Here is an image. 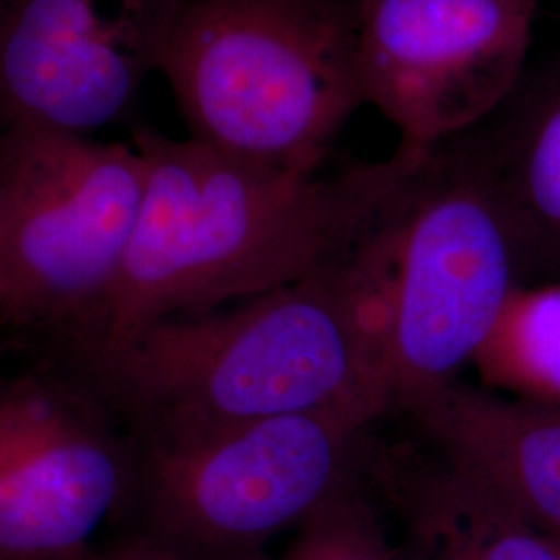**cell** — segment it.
<instances>
[{
    "mask_svg": "<svg viewBox=\"0 0 560 560\" xmlns=\"http://www.w3.org/2000/svg\"><path fill=\"white\" fill-rule=\"evenodd\" d=\"M131 143L145 164L138 221L98 326L75 351L351 266L425 156L397 148L386 161L324 175L150 127Z\"/></svg>",
    "mask_w": 560,
    "mask_h": 560,
    "instance_id": "6da1fadb",
    "label": "cell"
},
{
    "mask_svg": "<svg viewBox=\"0 0 560 560\" xmlns=\"http://www.w3.org/2000/svg\"><path fill=\"white\" fill-rule=\"evenodd\" d=\"M378 284L361 252L339 272L75 351L133 439L183 436L340 407L390 409Z\"/></svg>",
    "mask_w": 560,
    "mask_h": 560,
    "instance_id": "7a4b0ae2",
    "label": "cell"
},
{
    "mask_svg": "<svg viewBox=\"0 0 560 560\" xmlns=\"http://www.w3.org/2000/svg\"><path fill=\"white\" fill-rule=\"evenodd\" d=\"M156 71L187 138L318 173L365 104L358 0H173Z\"/></svg>",
    "mask_w": 560,
    "mask_h": 560,
    "instance_id": "3957f363",
    "label": "cell"
},
{
    "mask_svg": "<svg viewBox=\"0 0 560 560\" xmlns=\"http://www.w3.org/2000/svg\"><path fill=\"white\" fill-rule=\"evenodd\" d=\"M368 260L381 295L384 384L390 409L402 411L474 363L523 282L506 214L453 140L405 180Z\"/></svg>",
    "mask_w": 560,
    "mask_h": 560,
    "instance_id": "277c9868",
    "label": "cell"
},
{
    "mask_svg": "<svg viewBox=\"0 0 560 560\" xmlns=\"http://www.w3.org/2000/svg\"><path fill=\"white\" fill-rule=\"evenodd\" d=\"M382 413L340 407L183 436L133 439L129 501L145 534L212 560H260L355 483L363 439Z\"/></svg>",
    "mask_w": 560,
    "mask_h": 560,
    "instance_id": "5b68a950",
    "label": "cell"
},
{
    "mask_svg": "<svg viewBox=\"0 0 560 560\" xmlns=\"http://www.w3.org/2000/svg\"><path fill=\"white\" fill-rule=\"evenodd\" d=\"M145 164L129 143L0 131V324L90 339L140 212Z\"/></svg>",
    "mask_w": 560,
    "mask_h": 560,
    "instance_id": "8992f818",
    "label": "cell"
},
{
    "mask_svg": "<svg viewBox=\"0 0 560 560\" xmlns=\"http://www.w3.org/2000/svg\"><path fill=\"white\" fill-rule=\"evenodd\" d=\"M540 0H358L365 104L425 154L476 129L521 80Z\"/></svg>",
    "mask_w": 560,
    "mask_h": 560,
    "instance_id": "52a82bcc",
    "label": "cell"
},
{
    "mask_svg": "<svg viewBox=\"0 0 560 560\" xmlns=\"http://www.w3.org/2000/svg\"><path fill=\"white\" fill-rule=\"evenodd\" d=\"M80 378L0 381V560H78L129 501L133 442Z\"/></svg>",
    "mask_w": 560,
    "mask_h": 560,
    "instance_id": "ba28073f",
    "label": "cell"
},
{
    "mask_svg": "<svg viewBox=\"0 0 560 560\" xmlns=\"http://www.w3.org/2000/svg\"><path fill=\"white\" fill-rule=\"evenodd\" d=\"M173 0H0V131L92 138L156 71Z\"/></svg>",
    "mask_w": 560,
    "mask_h": 560,
    "instance_id": "9c48e42d",
    "label": "cell"
},
{
    "mask_svg": "<svg viewBox=\"0 0 560 560\" xmlns=\"http://www.w3.org/2000/svg\"><path fill=\"white\" fill-rule=\"evenodd\" d=\"M407 413L442 463L560 544V407L453 381Z\"/></svg>",
    "mask_w": 560,
    "mask_h": 560,
    "instance_id": "30bf717a",
    "label": "cell"
},
{
    "mask_svg": "<svg viewBox=\"0 0 560 560\" xmlns=\"http://www.w3.org/2000/svg\"><path fill=\"white\" fill-rule=\"evenodd\" d=\"M453 141L506 214L521 284L560 282V44L529 60L506 101Z\"/></svg>",
    "mask_w": 560,
    "mask_h": 560,
    "instance_id": "8fae6325",
    "label": "cell"
},
{
    "mask_svg": "<svg viewBox=\"0 0 560 560\" xmlns=\"http://www.w3.org/2000/svg\"><path fill=\"white\" fill-rule=\"evenodd\" d=\"M407 529V560H560V546L486 486L436 463L386 478Z\"/></svg>",
    "mask_w": 560,
    "mask_h": 560,
    "instance_id": "7c38bea8",
    "label": "cell"
},
{
    "mask_svg": "<svg viewBox=\"0 0 560 560\" xmlns=\"http://www.w3.org/2000/svg\"><path fill=\"white\" fill-rule=\"evenodd\" d=\"M474 365L483 388L560 407V282L517 287Z\"/></svg>",
    "mask_w": 560,
    "mask_h": 560,
    "instance_id": "4fadbf2b",
    "label": "cell"
},
{
    "mask_svg": "<svg viewBox=\"0 0 560 560\" xmlns=\"http://www.w3.org/2000/svg\"><path fill=\"white\" fill-rule=\"evenodd\" d=\"M280 560H399V555L376 509L351 483L301 523Z\"/></svg>",
    "mask_w": 560,
    "mask_h": 560,
    "instance_id": "5bb4252c",
    "label": "cell"
},
{
    "mask_svg": "<svg viewBox=\"0 0 560 560\" xmlns=\"http://www.w3.org/2000/svg\"><path fill=\"white\" fill-rule=\"evenodd\" d=\"M78 560H212L196 555L177 544L156 538L145 532H136L108 546H92Z\"/></svg>",
    "mask_w": 560,
    "mask_h": 560,
    "instance_id": "9a60e30c",
    "label": "cell"
},
{
    "mask_svg": "<svg viewBox=\"0 0 560 560\" xmlns=\"http://www.w3.org/2000/svg\"><path fill=\"white\" fill-rule=\"evenodd\" d=\"M540 2H544V0H540ZM546 2H555V4H559L560 7V0H546Z\"/></svg>",
    "mask_w": 560,
    "mask_h": 560,
    "instance_id": "2e32d148",
    "label": "cell"
},
{
    "mask_svg": "<svg viewBox=\"0 0 560 560\" xmlns=\"http://www.w3.org/2000/svg\"><path fill=\"white\" fill-rule=\"evenodd\" d=\"M559 546H560V544H559Z\"/></svg>",
    "mask_w": 560,
    "mask_h": 560,
    "instance_id": "e0dca14e",
    "label": "cell"
}]
</instances>
